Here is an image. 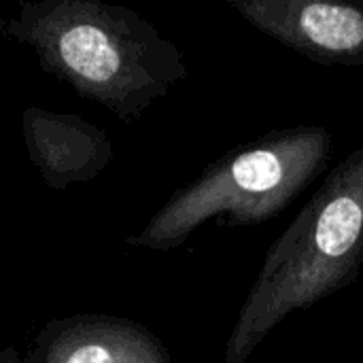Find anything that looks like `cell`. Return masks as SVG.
I'll return each instance as SVG.
<instances>
[{"mask_svg":"<svg viewBox=\"0 0 363 363\" xmlns=\"http://www.w3.org/2000/svg\"><path fill=\"white\" fill-rule=\"evenodd\" d=\"M40 68L121 121H136L187 79L179 47L128 6L98 0H21L0 23Z\"/></svg>","mask_w":363,"mask_h":363,"instance_id":"cell-1","label":"cell"},{"mask_svg":"<svg viewBox=\"0 0 363 363\" xmlns=\"http://www.w3.org/2000/svg\"><path fill=\"white\" fill-rule=\"evenodd\" d=\"M363 264V147L334 166L270 247L245 298L223 362L247 363L287 315L349 287Z\"/></svg>","mask_w":363,"mask_h":363,"instance_id":"cell-2","label":"cell"},{"mask_svg":"<svg viewBox=\"0 0 363 363\" xmlns=\"http://www.w3.org/2000/svg\"><path fill=\"white\" fill-rule=\"evenodd\" d=\"M334 136L323 125L272 130L238 145L177 189L128 245L155 251L181 247L202 223L259 225L283 213L330 164Z\"/></svg>","mask_w":363,"mask_h":363,"instance_id":"cell-3","label":"cell"},{"mask_svg":"<svg viewBox=\"0 0 363 363\" xmlns=\"http://www.w3.org/2000/svg\"><path fill=\"white\" fill-rule=\"evenodd\" d=\"M251 26L323 66H363V2L232 0Z\"/></svg>","mask_w":363,"mask_h":363,"instance_id":"cell-4","label":"cell"},{"mask_svg":"<svg viewBox=\"0 0 363 363\" xmlns=\"http://www.w3.org/2000/svg\"><path fill=\"white\" fill-rule=\"evenodd\" d=\"M26 363H172L164 342L136 321L74 315L49 321Z\"/></svg>","mask_w":363,"mask_h":363,"instance_id":"cell-5","label":"cell"},{"mask_svg":"<svg viewBox=\"0 0 363 363\" xmlns=\"http://www.w3.org/2000/svg\"><path fill=\"white\" fill-rule=\"evenodd\" d=\"M21 130L28 157L49 189L87 183L113 160L108 134L79 115L28 106Z\"/></svg>","mask_w":363,"mask_h":363,"instance_id":"cell-6","label":"cell"},{"mask_svg":"<svg viewBox=\"0 0 363 363\" xmlns=\"http://www.w3.org/2000/svg\"><path fill=\"white\" fill-rule=\"evenodd\" d=\"M0 363H26V362H23V357L19 355V351H17V349L9 347V349L0 351Z\"/></svg>","mask_w":363,"mask_h":363,"instance_id":"cell-7","label":"cell"}]
</instances>
